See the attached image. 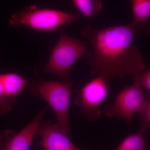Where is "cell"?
Returning <instances> with one entry per match:
<instances>
[{
	"instance_id": "cell-15",
	"label": "cell",
	"mask_w": 150,
	"mask_h": 150,
	"mask_svg": "<svg viewBox=\"0 0 150 150\" xmlns=\"http://www.w3.org/2000/svg\"><path fill=\"white\" fill-rule=\"evenodd\" d=\"M132 79L134 84L147 91L150 90V70L144 71L139 74L133 75Z\"/></svg>"
},
{
	"instance_id": "cell-6",
	"label": "cell",
	"mask_w": 150,
	"mask_h": 150,
	"mask_svg": "<svg viewBox=\"0 0 150 150\" xmlns=\"http://www.w3.org/2000/svg\"><path fill=\"white\" fill-rule=\"evenodd\" d=\"M146 100L142 89L133 84L123 88L113 103L105 106V115L129 123L134 115L138 114Z\"/></svg>"
},
{
	"instance_id": "cell-9",
	"label": "cell",
	"mask_w": 150,
	"mask_h": 150,
	"mask_svg": "<svg viewBox=\"0 0 150 150\" xmlns=\"http://www.w3.org/2000/svg\"><path fill=\"white\" fill-rule=\"evenodd\" d=\"M1 75L6 93L11 99L16 100L17 96L28 84V80L15 73Z\"/></svg>"
},
{
	"instance_id": "cell-7",
	"label": "cell",
	"mask_w": 150,
	"mask_h": 150,
	"mask_svg": "<svg viewBox=\"0 0 150 150\" xmlns=\"http://www.w3.org/2000/svg\"><path fill=\"white\" fill-rule=\"evenodd\" d=\"M46 109L18 133L6 130L0 133V150H29Z\"/></svg>"
},
{
	"instance_id": "cell-4",
	"label": "cell",
	"mask_w": 150,
	"mask_h": 150,
	"mask_svg": "<svg viewBox=\"0 0 150 150\" xmlns=\"http://www.w3.org/2000/svg\"><path fill=\"white\" fill-rule=\"evenodd\" d=\"M89 51L86 41L62 33L52 51L45 71L69 80L73 65Z\"/></svg>"
},
{
	"instance_id": "cell-2",
	"label": "cell",
	"mask_w": 150,
	"mask_h": 150,
	"mask_svg": "<svg viewBox=\"0 0 150 150\" xmlns=\"http://www.w3.org/2000/svg\"><path fill=\"white\" fill-rule=\"evenodd\" d=\"M80 16L48 8H40L35 5L12 15L10 24L14 26L25 25L31 29L43 31L56 30L59 28L79 20Z\"/></svg>"
},
{
	"instance_id": "cell-11",
	"label": "cell",
	"mask_w": 150,
	"mask_h": 150,
	"mask_svg": "<svg viewBox=\"0 0 150 150\" xmlns=\"http://www.w3.org/2000/svg\"><path fill=\"white\" fill-rule=\"evenodd\" d=\"M131 4L133 22H146L150 18V0H129Z\"/></svg>"
},
{
	"instance_id": "cell-5",
	"label": "cell",
	"mask_w": 150,
	"mask_h": 150,
	"mask_svg": "<svg viewBox=\"0 0 150 150\" xmlns=\"http://www.w3.org/2000/svg\"><path fill=\"white\" fill-rule=\"evenodd\" d=\"M108 87L109 84L103 78L97 76L86 84L76 97L75 104L88 121H96L101 117L99 107L108 95Z\"/></svg>"
},
{
	"instance_id": "cell-3",
	"label": "cell",
	"mask_w": 150,
	"mask_h": 150,
	"mask_svg": "<svg viewBox=\"0 0 150 150\" xmlns=\"http://www.w3.org/2000/svg\"><path fill=\"white\" fill-rule=\"evenodd\" d=\"M73 83L71 81H40L33 83L32 90L48 103L56 114L59 128L69 134V113Z\"/></svg>"
},
{
	"instance_id": "cell-10",
	"label": "cell",
	"mask_w": 150,
	"mask_h": 150,
	"mask_svg": "<svg viewBox=\"0 0 150 150\" xmlns=\"http://www.w3.org/2000/svg\"><path fill=\"white\" fill-rule=\"evenodd\" d=\"M148 149L145 134L138 132L126 137L115 150H146Z\"/></svg>"
},
{
	"instance_id": "cell-12",
	"label": "cell",
	"mask_w": 150,
	"mask_h": 150,
	"mask_svg": "<svg viewBox=\"0 0 150 150\" xmlns=\"http://www.w3.org/2000/svg\"><path fill=\"white\" fill-rule=\"evenodd\" d=\"M76 8L87 17L91 19L102 8L101 0H72Z\"/></svg>"
},
{
	"instance_id": "cell-13",
	"label": "cell",
	"mask_w": 150,
	"mask_h": 150,
	"mask_svg": "<svg viewBox=\"0 0 150 150\" xmlns=\"http://www.w3.org/2000/svg\"><path fill=\"white\" fill-rule=\"evenodd\" d=\"M138 114L139 115V132L145 134L150 128V100L146 99Z\"/></svg>"
},
{
	"instance_id": "cell-14",
	"label": "cell",
	"mask_w": 150,
	"mask_h": 150,
	"mask_svg": "<svg viewBox=\"0 0 150 150\" xmlns=\"http://www.w3.org/2000/svg\"><path fill=\"white\" fill-rule=\"evenodd\" d=\"M15 101L16 100L11 99L7 95L0 74V115L10 111Z\"/></svg>"
},
{
	"instance_id": "cell-1",
	"label": "cell",
	"mask_w": 150,
	"mask_h": 150,
	"mask_svg": "<svg viewBox=\"0 0 150 150\" xmlns=\"http://www.w3.org/2000/svg\"><path fill=\"white\" fill-rule=\"evenodd\" d=\"M149 22L132 23L104 29L89 25L82 29V35L93 47L86 56L92 76L103 78L108 83L115 78L144 71L146 66L142 53L134 43L141 33H149Z\"/></svg>"
},
{
	"instance_id": "cell-8",
	"label": "cell",
	"mask_w": 150,
	"mask_h": 150,
	"mask_svg": "<svg viewBox=\"0 0 150 150\" xmlns=\"http://www.w3.org/2000/svg\"><path fill=\"white\" fill-rule=\"evenodd\" d=\"M36 134L41 137L39 146L44 150H82L69 139L68 134L50 121L40 123Z\"/></svg>"
}]
</instances>
